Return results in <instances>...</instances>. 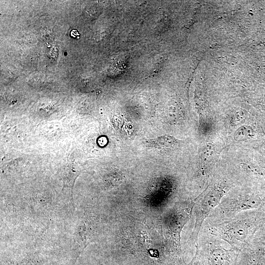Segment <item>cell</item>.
<instances>
[{
  "label": "cell",
  "instance_id": "1",
  "mask_svg": "<svg viewBox=\"0 0 265 265\" xmlns=\"http://www.w3.org/2000/svg\"><path fill=\"white\" fill-rule=\"evenodd\" d=\"M250 228L247 219L239 217L214 224L210 228L209 232L215 238L227 242L232 248L240 251L247 244Z\"/></svg>",
  "mask_w": 265,
  "mask_h": 265
},
{
  "label": "cell",
  "instance_id": "2",
  "mask_svg": "<svg viewBox=\"0 0 265 265\" xmlns=\"http://www.w3.org/2000/svg\"><path fill=\"white\" fill-rule=\"evenodd\" d=\"M226 192L225 186L215 185L208 187L199 197L196 203V222L193 231L196 239L204 220L220 204Z\"/></svg>",
  "mask_w": 265,
  "mask_h": 265
},
{
  "label": "cell",
  "instance_id": "3",
  "mask_svg": "<svg viewBox=\"0 0 265 265\" xmlns=\"http://www.w3.org/2000/svg\"><path fill=\"white\" fill-rule=\"evenodd\" d=\"M196 251L201 265H238L240 250L228 249L218 243H209L199 253Z\"/></svg>",
  "mask_w": 265,
  "mask_h": 265
},
{
  "label": "cell",
  "instance_id": "4",
  "mask_svg": "<svg viewBox=\"0 0 265 265\" xmlns=\"http://www.w3.org/2000/svg\"><path fill=\"white\" fill-rule=\"evenodd\" d=\"M261 203L260 197L255 194H243L223 201L219 206L220 213L229 217L244 211L258 208Z\"/></svg>",
  "mask_w": 265,
  "mask_h": 265
},
{
  "label": "cell",
  "instance_id": "5",
  "mask_svg": "<svg viewBox=\"0 0 265 265\" xmlns=\"http://www.w3.org/2000/svg\"><path fill=\"white\" fill-rule=\"evenodd\" d=\"M183 141L175 137L165 134L143 141V145L159 150H165L180 146Z\"/></svg>",
  "mask_w": 265,
  "mask_h": 265
},
{
  "label": "cell",
  "instance_id": "6",
  "mask_svg": "<svg viewBox=\"0 0 265 265\" xmlns=\"http://www.w3.org/2000/svg\"><path fill=\"white\" fill-rule=\"evenodd\" d=\"M215 147L212 143H208L204 146L201 157L203 166H207L212 162L215 154Z\"/></svg>",
  "mask_w": 265,
  "mask_h": 265
},
{
  "label": "cell",
  "instance_id": "7",
  "mask_svg": "<svg viewBox=\"0 0 265 265\" xmlns=\"http://www.w3.org/2000/svg\"><path fill=\"white\" fill-rule=\"evenodd\" d=\"M253 257L246 253L239 254L238 265H259Z\"/></svg>",
  "mask_w": 265,
  "mask_h": 265
},
{
  "label": "cell",
  "instance_id": "8",
  "mask_svg": "<svg viewBox=\"0 0 265 265\" xmlns=\"http://www.w3.org/2000/svg\"><path fill=\"white\" fill-rule=\"evenodd\" d=\"M251 134V132L244 127H240L238 129L235 134V136L236 139L241 140L244 138H246Z\"/></svg>",
  "mask_w": 265,
  "mask_h": 265
},
{
  "label": "cell",
  "instance_id": "9",
  "mask_svg": "<svg viewBox=\"0 0 265 265\" xmlns=\"http://www.w3.org/2000/svg\"><path fill=\"white\" fill-rule=\"evenodd\" d=\"M188 265H201L197 252H196L195 255Z\"/></svg>",
  "mask_w": 265,
  "mask_h": 265
},
{
  "label": "cell",
  "instance_id": "10",
  "mask_svg": "<svg viewBox=\"0 0 265 265\" xmlns=\"http://www.w3.org/2000/svg\"><path fill=\"white\" fill-rule=\"evenodd\" d=\"M71 35L73 38H76L79 36L80 34L78 31L75 29H73L71 31Z\"/></svg>",
  "mask_w": 265,
  "mask_h": 265
}]
</instances>
